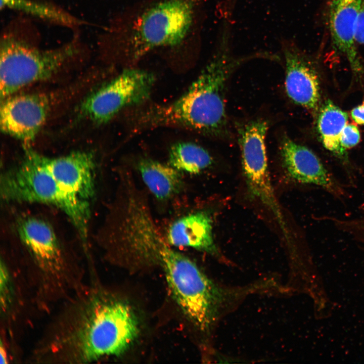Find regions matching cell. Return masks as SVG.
<instances>
[{"instance_id": "1", "label": "cell", "mask_w": 364, "mask_h": 364, "mask_svg": "<svg viewBox=\"0 0 364 364\" xmlns=\"http://www.w3.org/2000/svg\"><path fill=\"white\" fill-rule=\"evenodd\" d=\"M233 25H220L215 50L210 60L186 92L173 102L153 105L140 111L138 130L163 126L189 129L217 139L230 134L225 108L229 80L241 65L262 57L261 52L243 56L232 49Z\"/></svg>"}, {"instance_id": "2", "label": "cell", "mask_w": 364, "mask_h": 364, "mask_svg": "<svg viewBox=\"0 0 364 364\" xmlns=\"http://www.w3.org/2000/svg\"><path fill=\"white\" fill-rule=\"evenodd\" d=\"M1 195L7 202L52 205L70 219L83 242L87 239L89 202L67 192L46 167L42 155L27 149L19 166L2 174Z\"/></svg>"}, {"instance_id": "3", "label": "cell", "mask_w": 364, "mask_h": 364, "mask_svg": "<svg viewBox=\"0 0 364 364\" xmlns=\"http://www.w3.org/2000/svg\"><path fill=\"white\" fill-rule=\"evenodd\" d=\"M174 300L199 330L209 331L236 293L214 283L187 256L169 248L160 264Z\"/></svg>"}, {"instance_id": "4", "label": "cell", "mask_w": 364, "mask_h": 364, "mask_svg": "<svg viewBox=\"0 0 364 364\" xmlns=\"http://www.w3.org/2000/svg\"><path fill=\"white\" fill-rule=\"evenodd\" d=\"M75 336L79 359L90 361L124 352L138 337L139 323L131 307L119 300L94 305Z\"/></svg>"}, {"instance_id": "5", "label": "cell", "mask_w": 364, "mask_h": 364, "mask_svg": "<svg viewBox=\"0 0 364 364\" xmlns=\"http://www.w3.org/2000/svg\"><path fill=\"white\" fill-rule=\"evenodd\" d=\"M0 95L3 100L31 84L49 78L76 53L77 46L41 50L13 35L1 42Z\"/></svg>"}, {"instance_id": "6", "label": "cell", "mask_w": 364, "mask_h": 364, "mask_svg": "<svg viewBox=\"0 0 364 364\" xmlns=\"http://www.w3.org/2000/svg\"><path fill=\"white\" fill-rule=\"evenodd\" d=\"M195 0H163L144 11L129 40L133 59L160 47L175 46L188 33L193 22Z\"/></svg>"}, {"instance_id": "7", "label": "cell", "mask_w": 364, "mask_h": 364, "mask_svg": "<svg viewBox=\"0 0 364 364\" xmlns=\"http://www.w3.org/2000/svg\"><path fill=\"white\" fill-rule=\"evenodd\" d=\"M269 124L257 118L238 127L243 172L251 198L259 200L270 211L281 231L289 230L281 206L272 188L268 171L265 139Z\"/></svg>"}, {"instance_id": "8", "label": "cell", "mask_w": 364, "mask_h": 364, "mask_svg": "<svg viewBox=\"0 0 364 364\" xmlns=\"http://www.w3.org/2000/svg\"><path fill=\"white\" fill-rule=\"evenodd\" d=\"M156 82L153 73L127 69L82 102L81 115L96 124L108 122L122 110L147 101Z\"/></svg>"}, {"instance_id": "9", "label": "cell", "mask_w": 364, "mask_h": 364, "mask_svg": "<svg viewBox=\"0 0 364 364\" xmlns=\"http://www.w3.org/2000/svg\"><path fill=\"white\" fill-rule=\"evenodd\" d=\"M283 167L294 181L319 187L339 200L346 196L344 186L326 168L314 152L287 135L281 141Z\"/></svg>"}, {"instance_id": "10", "label": "cell", "mask_w": 364, "mask_h": 364, "mask_svg": "<svg viewBox=\"0 0 364 364\" xmlns=\"http://www.w3.org/2000/svg\"><path fill=\"white\" fill-rule=\"evenodd\" d=\"M285 69V89L295 104L312 112L321 100L318 76L311 60L292 40L281 41Z\"/></svg>"}, {"instance_id": "11", "label": "cell", "mask_w": 364, "mask_h": 364, "mask_svg": "<svg viewBox=\"0 0 364 364\" xmlns=\"http://www.w3.org/2000/svg\"><path fill=\"white\" fill-rule=\"evenodd\" d=\"M2 100L1 130L25 142L32 141L47 118L50 108L48 97L42 94L13 95Z\"/></svg>"}, {"instance_id": "12", "label": "cell", "mask_w": 364, "mask_h": 364, "mask_svg": "<svg viewBox=\"0 0 364 364\" xmlns=\"http://www.w3.org/2000/svg\"><path fill=\"white\" fill-rule=\"evenodd\" d=\"M46 167L67 192L89 202L95 195L96 164L93 155L77 151L64 156H42Z\"/></svg>"}, {"instance_id": "13", "label": "cell", "mask_w": 364, "mask_h": 364, "mask_svg": "<svg viewBox=\"0 0 364 364\" xmlns=\"http://www.w3.org/2000/svg\"><path fill=\"white\" fill-rule=\"evenodd\" d=\"M363 0H331L328 24L332 43L343 54L355 73L362 67L355 39L358 15Z\"/></svg>"}, {"instance_id": "14", "label": "cell", "mask_w": 364, "mask_h": 364, "mask_svg": "<svg viewBox=\"0 0 364 364\" xmlns=\"http://www.w3.org/2000/svg\"><path fill=\"white\" fill-rule=\"evenodd\" d=\"M17 230L20 239L41 266L53 270L60 268L61 249L49 223L34 216H25L18 220Z\"/></svg>"}, {"instance_id": "15", "label": "cell", "mask_w": 364, "mask_h": 364, "mask_svg": "<svg viewBox=\"0 0 364 364\" xmlns=\"http://www.w3.org/2000/svg\"><path fill=\"white\" fill-rule=\"evenodd\" d=\"M166 240L172 246L194 248L214 256H219L212 234V220L206 211L184 215L169 227Z\"/></svg>"}, {"instance_id": "16", "label": "cell", "mask_w": 364, "mask_h": 364, "mask_svg": "<svg viewBox=\"0 0 364 364\" xmlns=\"http://www.w3.org/2000/svg\"><path fill=\"white\" fill-rule=\"evenodd\" d=\"M136 169L148 190L158 200H169L182 190L181 173L168 164L142 158L137 163Z\"/></svg>"}, {"instance_id": "17", "label": "cell", "mask_w": 364, "mask_h": 364, "mask_svg": "<svg viewBox=\"0 0 364 364\" xmlns=\"http://www.w3.org/2000/svg\"><path fill=\"white\" fill-rule=\"evenodd\" d=\"M348 118L347 113L329 100L322 106L317 118V130L323 146L340 157H343L346 153L340 139Z\"/></svg>"}, {"instance_id": "18", "label": "cell", "mask_w": 364, "mask_h": 364, "mask_svg": "<svg viewBox=\"0 0 364 364\" xmlns=\"http://www.w3.org/2000/svg\"><path fill=\"white\" fill-rule=\"evenodd\" d=\"M213 161L207 150L192 142L176 143L169 151L168 164L181 173H199L209 168Z\"/></svg>"}, {"instance_id": "19", "label": "cell", "mask_w": 364, "mask_h": 364, "mask_svg": "<svg viewBox=\"0 0 364 364\" xmlns=\"http://www.w3.org/2000/svg\"><path fill=\"white\" fill-rule=\"evenodd\" d=\"M1 8L19 11L68 27H74L81 24L79 20L64 10L34 0H1Z\"/></svg>"}, {"instance_id": "20", "label": "cell", "mask_w": 364, "mask_h": 364, "mask_svg": "<svg viewBox=\"0 0 364 364\" xmlns=\"http://www.w3.org/2000/svg\"><path fill=\"white\" fill-rule=\"evenodd\" d=\"M321 219L331 222L339 231L364 246V205L355 215L351 217L324 216Z\"/></svg>"}, {"instance_id": "21", "label": "cell", "mask_w": 364, "mask_h": 364, "mask_svg": "<svg viewBox=\"0 0 364 364\" xmlns=\"http://www.w3.org/2000/svg\"><path fill=\"white\" fill-rule=\"evenodd\" d=\"M360 138V133L357 127L353 124H347L341 134V146L346 151L356 145L359 143Z\"/></svg>"}, {"instance_id": "22", "label": "cell", "mask_w": 364, "mask_h": 364, "mask_svg": "<svg viewBox=\"0 0 364 364\" xmlns=\"http://www.w3.org/2000/svg\"><path fill=\"white\" fill-rule=\"evenodd\" d=\"M355 39L357 44L364 45V0L362 1L357 17Z\"/></svg>"}, {"instance_id": "23", "label": "cell", "mask_w": 364, "mask_h": 364, "mask_svg": "<svg viewBox=\"0 0 364 364\" xmlns=\"http://www.w3.org/2000/svg\"><path fill=\"white\" fill-rule=\"evenodd\" d=\"M351 116L356 123L364 125V103L353 108L351 111Z\"/></svg>"}]
</instances>
